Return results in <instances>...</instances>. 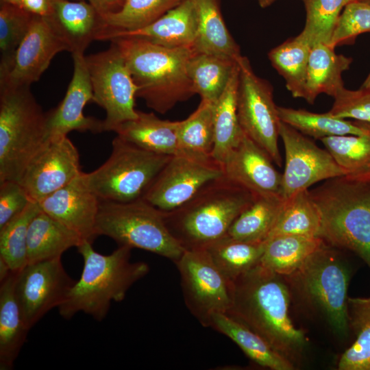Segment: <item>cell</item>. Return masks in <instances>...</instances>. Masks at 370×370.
Listing matches in <instances>:
<instances>
[{"instance_id": "obj_1", "label": "cell", "mask_w": 370, "mask_h": 370, "mask_svg": "<svg viewBox=\"0 0 370 370\" xmlns=\"http://www.w3.org/2000/svg\"><path fill=\"white\" fill-rule=\"evenodd\" d=\"M230 290L232 304L226 314L256 332L295 365L307 338L291 319V295L284 276L258 264L232 282Z\"/></svg>"}, {"instance_id": "obj_2", "label": "cell", "mask_w": 370, "mask_h": 370, "mask_svg": "<svg viewBox=\"0 0 370 370\" xmlns=\"http://www.w3.org/2000/svg\"><path fill=\"white\" fill-rule=\"evenodd\" d=\"M77 248L84 261L82 272L58 308L59 313L71 319L83 312L101 321L111 303L123 301L131 286L149 273V267L131 261L132 248L127 246H119L108 255L98 253L86 241Z\"/></svg>"}, {"instance_id": "obj_3", "label": "cell", "mask_w": 370, "mask_h": 370, "mask_svg": "<svg viewBox=\"0 0 370 370\" xmlns=\"http://www.w3.org/2000/svg\"><path fill=\"white\" fill-rule=\"evenodd\" d=\"M121 53L138 87L136 97L165 114L195 95L186 66L191 47L167 48L134 37L110 40Z\"/></svg>"}, {"instance_id": "obj_4", "label": "cell", "mask_w": 370, "mask_h": 370, "mask_svg": "<svg viewBox=\"0 0 370 370\" xmlns=\"http://www.w3.org/2000/svg\"><path fill=\"white\" fill-rule=\"evenodd\" d=\"M256 196L223 174L179 208L162 212L166 226L184 250L205 248L227 234Z\"/></svg>"}, {"instance_id": "obj_5", "label": "cell", "mask_w": 370, "mask_h": 370, "mask_svg": "<svg viewBox=\"0 0 370 370\" xmlns=\"http://www.w3.org/2000/svg\"><path fill=\"white\" fill-rule=\"evenodd\" d=\"M350 275L347 263L325 243L284 278L291 301L296 299L311 314L323 318L334 334L345 337L350 329L347 306Z\"/></svg>"}, {"instance_id": "obj_6", "label": "cell", "mask_w": 370, "mask_h": 370, "mask_svg": "<svg viewBox=\"0 0 370 370\" xmlns=\"http://www.w3.org/2000/svg\"><path fill=\"white\" fill-rule=\"evenodd\" d=\"M311 194L321 212L320 238L354 252L370 268V178L342 177Z\"/></svg>"}, {"instance_id": "obj_7", "label": "cell", "mask_w": 370, "mask_h": 370, "mask_svg": "<svg viewBox=\"0 0 370 370\" xmlns=\"http://www.w3.org/2000/svg\"><path fill=\"white\" fill-rule=\"evenodd\" d=\"M46 119L30 86H0V182L20 180L47 142Z\"/></svg>"}, {"instance_id": "obj_8", "label": "cell", "mask_w": 370, "mask_h": 370, "mask_svg": "<svg viewBox=\"0 0 370 370\" xmlns=\"http://www.w3.org/2000/svg\"><path fill=\"white\" fill-rule=\"evenodd\" d=\"M96 234L113 239L119 246L143 249L174 263L185 251L168 230L162 212L143 198L128 202L101 201Z\"/></svg>"}, {"instance_id": "obj_9", "label": "cell", "mask_w": 370, "mask_h": 370, "mask_svg": "<svg viewBox=\"0 0 370 370\" xmlns=\"http://www.w3.org/2000/svg\"><path fill=\"white\" fill-rule=\"evenodd\" d=\"M171 156L150 152L116 136L106 161L89 173L84 185L101 201L128 202L142 198Z\"/></svg>"}, {"instance_id": "obj_10", "label": "cell", "mask_w": 370, "mask_h": 370, "mask_svg": "<svg viewBox=\"0 0 370 370\" xmlns=\"http://www.w3.org/2000/svg\"><path fill=\"white\" fill-rule=\"evenodd\" d=\"M237 63V114L241 127L274 163L281 166L282 157L278 144L280 119L273 99V87L254 73L247 57L241 56Z\"/></svg>"}, {"instance_id": "obj_11", "label": "cell", "mask_w": 370, "mask_h": 370, "mask_svg": "<svg viewBox=\"0 0 370 370\" xmlns=\"http://www.w3.org/2000/svg\"><path fill=\"white\" fill-rule=\"evenodd\" d=\"M93 92L92 101L106 112L104 132L137 117L135 99L138 87L126 62L111 42L106 51L85 56Z\"/></svg>"}, {"instance_id": "obj_12", "label": "cell", "mask_w": 370, "mask_h": 370, "mask_svg": "<svg viewBox=\"0 0 370 370\" xmlns=\"http://www.w3.org/2000/svg\"><path fill=\"white\" fill-rule=\"evenodd\" d=\"M185 304L204 327L216 313H227L232 304L230 283L205 248L185 250L175 262Z\"/></svg>"}, {"instance_id": "obj_13", "label": "cell", "mask_w": 370, "mask_h": 370, "mask_svg": "<svg viewBox=\"0 0 370 370\" xmlns=\"http://www.w3.org/2000/svg\"><path fill=\"white\" fill-rule=\"evenodd\" d=\"M223 175L212 157L177 154L159 172L143 198L162 212L173 210L190 199L206 184Z\"/></svg>"}, {"instance_id": "obj_14", "label": "cell", "mask_w": 370, "mask_h": 370, "mask_svg": "<svg viewBox=\"0 0 370 370\" xmlns=\"http://www.w3.org/2000/svg\"><path fill=\"white\" fill-rule=\"evenodd\" d=\"M75 282L64 269L61 257L28 263L18 271L15 293L28 328L58 308Z\"/></svg>"}, {"instance_id": "obj_15", "label": "cell", "mask_w": 370, "mask_h": 370, "mask_svg": "<svg viewBox=\"0 0 370 370\" xmlns=\"http://www.w3.org/2000/svg\"><path fill=\"white\" fill-rule=\"evenodd\" d=\"M279 136L286 157L281 184L284 199L319 181L346 176L327 150L319 148L304 134L281 121Z\"/></svg>"}, {"instance_id": "obj_16", "label": "cell", "mask_w": 370, "mask_h": 370, "mask_svg": "<svg viewBox=\"0 0 370 370\" xmlns=\"http://www.w3.org/2000/svg\"><path fill=\"white\" fill-rule=\"evenodd\" d=\"M82 172L79 153L69 137L48 140L18 181L31 200L39 202L71 182Z\"/></svg>"}, {"instance_id": "obj_17", "label": "cell", "mask_w": 370, "mask_h": 370, "mask_svg": "<svg viewBox=\"0 0 370 370\" xmlns=\"http://www.w3.org/2000/svg\"><path fill=\"white\" fill-rule=\"evenodd\" d=\"M67 47L45 16L34 15L17 47L9 69L0 73V86H30L49 67L53 57Z\"/></svg>"}, {"instance_id": "obj_18", "label": "cell", "mask_w": 370, "mask_h": 370, "mask_svg": "<svg viewBox=\"0 0 370 370\" xmlns=\"http://www.w3.org/2000/svg\"><path fill=\"white\" fill-rule=\"evenodd\" d=\"M73 73L63 100L56 108L47 112V141L63 136L72 131L104 132L103 121L86 116L84 108L92 101L93 92L84 53H72Z\"/></svg>"}, {"instance_id": "obj_19", "label": "cell", "mask_w": 370, "mask_h": 370, "mask_svg": "<svg viewBox=\"0 0 370 370\" xmlns=\"http://www.w3.org/2000/svg\"><path fill=\"white\" fill-rule=\"evenodd\" d=\"M79 175L38 204L42 211L76 233L83 241L92 243L97 237L96 221L101 200L84 185Z\"/></svg>"}, {"instance_id": "obj_20", "label": "cell", "mask_w": 370, "mask_h": 370, "mask_svg": "<svg viewBox=\"0 0 370 370\" xmlns=\"http://www.w3.org/2000/svg\"><path fill=\"white\" fill-rule=\"evenodd\" d=\"M269 155L245 134L223 164L224 175L256 197L280 195L282 174Z\"/></svg>"}, {"instance_id": "obj_21", "label": "cell", "mask_w": 370, "mask_h": 370, "mask_svg": "<svg viewBox=\"0 0 370 370\" xmlns=\"http://www.w3.org/2000/svg\"><path fill=\"white\" fill-rule=\"evenodd\" d=\"M197 23L194 0H184L147 26L132 31L102 32L97 40L134 37L167 48L191 47L196 36Z\"/></svg>"}, {"instance_id": "obj_22", "label": "cell", "mask_w": 370, "mask_h": 370, "mask_svg": "<svg viewBox=\"0 0 370 370\" xmlns=\"http://www.w3.org/2000/svg\"><path fill=\"white\" fill-rule=\"evenodd\" d=\"M51 12L45 16L71 53H84L104 28L101 15L84 0H50Z\"/></svg>"}, {"instance_id": "obj_23", "label": "cell", "mask_w": 370, "mask_h": 370, "mask_svg": "<svg viewBox=\"0 0 370 370\" xmlns=\"http://www.w3.org/2000/svg\"><path fill=\"white\" fill-rule=\"evenodd\" d=\"M16 273L0 282V369L10 370L30 329L21 313L15 293Z\"/></svg>"}, {"instance_id": "obj_24", "label": "cell", "mask_w": 370, "mask_h": 370, "mask_svg": "<svg viewBox=\"0 0 370 370\" xmlns=\"http://www.w3.org/2000/svg\"><path fill=\"white\" fill-rule=\"evenodd\" d=\"M177 121L158 118L153 112L138 110L137 117L119 125L114 132L121 138L150 152L178 154Z\"/></svg>"}, {"instance_id": "obj_25", "label": "cell", "mask_w": 370, "mask_h": 370, "mask_svg": "<svg viewBox=\"0 0 370 370\" xmlns=\"http://www.w3.org/2000/svg\"><path fill=\"white\" fill-rule=\"evenodd\" d=\"M352 58L338 55L334 48L324 43L311 47L307 70L304 99L314 103L322 93L334 97L343 88L342 73L348 70Z\"/></svg>"}, {"instance_id": "obj_26", "label": "cell", "mask_w": 370, "mask_h": 370, "mask_svg": "<svg viewBox=\"0 0 370 370\" xmlns=\"http://www.w3.org/2000/svg\"><path fill=\"white\" fill-rule=\"evenodd\" d=\"M198 16L197 34L191 47L195 53L235 60L242 56L224 22L219 0H194Z\"/></svg>"}, {"instance_id": "obj_27", "label": "cell", "mask_w": 370, "mask_h": 370, "mask_svg": "<svg viewBox=\"0 0 370 370\" xmlns=\"http://www.w3.org/2000/svg\"><path fill=\"white\" fill-rule=\"evenodd\" d=\"M84 241L74 232L42 211L32 220L27 233V264L62 257Z\"/></svg>"}, {"instance_id": "obj_28", "label": "cell", "mask_w": 370, "mask_h": 370, "mask_svg": "<svg viewBox=\"0 0 370 370\" xmlns=\"http://www.w3.org/2000/svg\"><path fill=\"white\" fill-rule=\"evenodd\" d=\"M234 342L252 361L272 370H293L295 365L275 351L259 334L226 313H216L210 326Z\"/></svg>"}, {"instance_id": "obj_29", "label": "cell", "mask_w": 370, "mask_h": 370, "mask_svg": "<svg viewBox=\"0 0 370 370\" xmlns=\"http://www.w3.org/2000/svg\"><path fill=\"white\" fill-rule=\"evenodd\" d=\"M238 84L237 63L227 87L214 103V141L212 157L222 166L244 134L237 114Z\"/></svg>"}, {"instance_id": "obj_30", "label": "cell", "mask_w": 370, "mask_h": 370, "mask_svg": "<svg viewBox=\"0 0 370 370\" xmlns=\"http://www.w3.org/2000/svg\"><path fill=\"white\" fill-rule=\"evenodd\" d=\"M259 264L281 275L297 269L325 242L320 237L279 235L266 241Z\"/></svg>"}, {"instance_id": "obj_31", "label": "cell", "mask_w": 370, "mask_h": 370, "mask_svg": "<svg viewBox=\"0 0 370 370\" xmlns=\"http://www.w3.org/2000/svg\"><path fill=\"white\" fill-rule=\"evenodd\" d=\"M236 66L237 60L193 51L186 70L195 93L200 96L201 100L215 103L227 87Z\"/></svg>"}, {"instance_id": "obj_32", "label": "cell", "mask_w": 370, "mask_h": 370, "mask_svg": "<svg viewBox=\"0 0 370 370\" xmlns=\"http://www.w3.org/2000/svg\"><path fill=\"white\" fill-rule=\"evenodd\" d=\"M281 121L291 125L301 133L321 139L343 135H370V124L352 122L336 117L330 112L314 113L302 109L278 106Z\"/></svg>"}, {"instance_id": "obj_33", "label": "cell", "mask_w": 370, "mask_h": 370, "mask_svg": "<svg viewBox=\"0 0 370 370\" xmlns=\"http://www.w3.org/2000/svg\"><path fill=\"white\" fill-rule=\"evenodd\" d=\"M321 229L319 208L311 193L306 189L284 199L278 219L267 239L279 235L320 237Z\"/></svg>"}, {"instance_id": "obj_34", "label": "cell", "mask_w": 370, "mask_h": 370, "mask_svg": "<svg viewBox=\"0 0 370 370\" xmlns=\"http://www.w3.org/2000/svg\"><path fill=\"white\" fill-rule=\"evenodd\" d=\"M266 242H247L228 234L205 247L214 264L231 283L257 265Z\"/></svg>"}, {"instance_id": "obj_35", "label": "cell", "mask_w": 370, "mask_h": 370, "mask_svg": "<svg viewBox=\"0 0 370 370\" xmlns=\"http://www.w3.org/2000/svg\"><path fill=\"white\" fill-rule=\"evenodd\" d=\"M280 195L257 196L230 226L227 234L247 242H264L268 238L282 208Z\"/></svg>"}, {"instance_id": "obj_36", "label": "cell", "mask_w": 370, "mask_h": 370, "mask_svg": "<svg viewBox=\"0 0 370 370\" xmlns=\"http://www.w3.org/2000/svg\"><path fill=\"white\" fill-rule=\"evenodd\" d=\"M311 45L300 35L290 38L268 53L272 66L285 80L295 98H304Z\"/></svg>"}, {"instance_id": "obj_37", "label": "cell", "mask_w": 370, "mask_h": 370, "mask_svg": "<svg viewBox=\"0 0 370 370\" xmlns=\"http://www.w3.org/2000/svg\"><path fill=\"white\" fill-rule=\"evenodd\" d=\"M214 103L201 100L186 119L177 121L179 153L195 158L212 157L214 141Z\"/></svg>"}, {"instance_id": "obj_38", "label": "cell", "mask_w": 370, "mask_h": 370, "mask_svg": "<svg viewBox=\"0 0 370 370\" xmlns=\"http://www.w3.org/2000/svg\"><path fill=\"white\" fill-rule=\"evenodd\" d=\"M349 328L356 335L341 356L339 370H370V297H348Z\"/></svg>"}, {"instance_id": "obj_39", "label": "cell", "mask_w": 370, "mask_h": 370, "mask_svg": "<svg viewBox=\"0 0 370 370\" xmlns=\"http://www.w3.org/2000/svg\"><path fill=\"white\" fill-rule=\"evenodd\" d=\"M346 177L370 178V135H343L321 139Z\"/></svg>"}, {"instance_id": "obj_40", "label": "cell", "mask_w": 370, "mask_h": 370, "mask_svg": "<svg viewBox=\"0 0 370 370\" xmlns=\"http://www.w3.org/2000/svg\"><path fill=\"white\" fill-rule=\"evenodd\" d=\"M184 1L125 0L118 11L101 15L105 25L101 32L132 31L143 27Z\"/></svg>"}, {"instance_id": "obj_41", "label": "cell", "mask_w": 370, "mask_h": 370, "mask_svg": "<svg viewBox=\"0 0 370 370\" xmlns=\"http://www.w3.org/2000/svg\"><path fill=\"white\" fill-rule=\"evenodd\" d=\"M40 210L38 202L32 201L21 214L0 228V258L14 272L21 271L27 264L28 229Z\"/></svg>"}, {"instance_id": "obj_42", "label": "cell", "mask_w": 370, "mask_h": 370, "mask_svg": "<svg viewBox=\"0 0 370 370\" xmlns=\"http://www.w3.org/2000/svg\"><path fill=\"white\" fill-rule=\"evenodd\" d=\"M306 22L299 34L311 47L318 43L329 45L332 34L343 9L356 0H302Z\"/></svg>"}, {"instance_id": "obj_43", "label": "cell", "mask_w": 370, "mask_h": 370, "mask_svg": "<svg viewBox=\"0 0 370 370\" xmlns=\"http://www.w3.org/2000/svg\"><path fill=\"white\" fill-rule=\"evenodd\" d=\"M34 14L21 6L1 1L0 73L6 71L31 26Z\"/></svg>"}, {"instance_id": "obj_44", "label": "cell", "mask_w": 370, "mask_h": 370, "mask_svg": "<svg viewBox=\"0 0 370 370\" xmlns=\"http://www.w3.org/2000/svg\"><path fill=\"white\" fill-rule=\"evenodd\" d=\"M370 32V3L353 1L345 5L334 25L329 45L351 44L361 34Z\"/></svg>"}, {"instance_id": "obj_45", "label": "cell", "mask_w": 370, "mask_h": 370, "mask_svg": "<svg viewBox=\"0 0 370 370\" xmlns=\"http://www.w3.org/2000/svg\"><path fill=\"white\" fill-rule=\"evenodd\" d=\"M333 98L329 112L334 116L370 124V90L360 88L352 90L344 87Z\"/></svg>"}, {"instance_id": "obj_46", "label": "cell", "mask_w": 370, "mask_h": 370, "mask_svg": "<svg viewBox=\"0 0 370 370\" xmlns=\"http://www.w3.org/2000/svg\"><path fill=\"white\" fill-rule=\"evenodd\" d=\"M18 181L0 182V228L21 214L32 201Z\"/></svg>"}, {"instance_id": "obj_47", "label": "cell", "mask_w": 370, "mask_h": 370, "mask_svg": "<svg viewBox=\"0 0 370 370\" xmlns=\"http://www.w3.org/2000/svg\"><path fill=\"white\" fill-rule=\"evenodd\" d=\"M21 7L34 15L47 16L51 12L50 0H22Z\"/></svg>"}, {"instance_id": "obj_48", "label": "cell", "mask_w": 370, "mask_h": 370, "mask_svg": "<svg viewBox=\"0 0 370 370\" xmlns=\"http://www.w3.org/2000/svg\"><path fill=\"white\" fill-rule=\"evenodd\" d=\"M100 15L113 13L118 11L125 0H88Z\"/></svg>"}, {"instance_id": "obj_49", "label": "cell", "mask_w": 370, "mask_h": 370, "mask_svg": "<svg viewBox=\"0 0 370 370\" xmlns=\"http://www.w3.org/2000/svg\"><path fill=\"white\" fill-rule=\"evenodd\" d=\"M12 272L8 264L0 258V282L5 280Z\"/></svg>"}, {"instance_id": "obj_50", "label": "cell", "mask_w": 370, "mask_h": 370, "mask_svg": "<svg viewBox=\"0 0 370 370\" xmlns=\"http://www.w3.org/2000/svg\"><path fill=\"white\" fill-rule=\"evenodd\" d=\"M259 5L262 8H267L269 5H271L273 3H274L276 0H257Z\"/></svg>"}, {"instance_id": "obj_51", "label": "cell", "mask_w": 370, "mask_h": 370, "mask_svg": "<svg viewBox=\"0 0 370 370\" xmlns=\"http://www.w3.org/2000/svg\"><path fill=\"white\" fill-rule=\"evenodd\" d=\"M360 88L370 90V73L364 81Z\"/></svg>"}, {"instance_id": "obj_52", "label": "cell", "mask_w": 370, "mask_h": 370, "mask_svg": "<svg viewBox=\"0 0 370 370\" xmlns=\"http://www.w3.org/2000/svg\"><path fill=\"white\" fill-rule=\"evenodd\" d=\"M2 2L21 7L22 0H1Z\"/></svg>"}, {"instance_id": "obj_53", "label": "cell", "mask_w": 370, "mask_h": 370, "mask_svg": "<svg viewBox=\"0 0 370 370\" xmlns=\"http://www.w3.org/2000/svg\"><path fill=\"white\" fill-rule=\"evenodd\" d=\"M357 1H362V2L367 3H370V0H357Z\"/></svg>"}, {"instance_id": "obj_54", "label": "cell", "mask_w": 370, "mask_h": 370, "mask_svg": "<svg viewBox=\"0 0 370 370\" xmlns=\"http://www.w3.org/2000/svg\"><path fill=\"white\" fill-rule=\"evenodd\" d=\"M73 1H81V0H73Z\"/></svg>"}]
</instances>
